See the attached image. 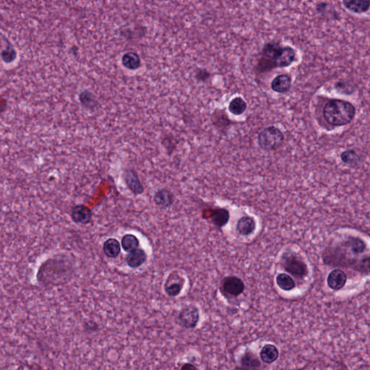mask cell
Listing matches in <instances>:
<instances>
[{"label":"cell","instance_id":"1","mask_svg":"<svg viewBox=\"0 0 370 370\" xmlns=\"http://www.w3.org/2000/svg\"><path fill=\"white\" fill-rule=\"evenodd\" d=\"M73 273L72 262L64 256L49 258L39 266L36 279L42 286H56L68 281Z\"/></svg>","mask_w":370,"mask_h":370},{"label":"cell","instance_id":"2","mask_svg":"<svg viewBox=\"0 0 370 370\" xmlns=\"http://www.w3.org/2000/svg\"><path fill=\"white\" fill-rule=\"evenodd\" d=\"M297 52L291 47H282L276 42L264 44L262 57L258 63L261 72H267L274 68L289 67L297 60Z\"/></svg>","mask_w":370,"mask_h":370},{"label":"cell","instance_id":"3","mask_svg":"<svg viewBox=\"0 0 370 370\" xmlns=\"http://www.w3.org/2000/svg\"><path fill=\"white\" fill-rule=\"evenodd\" d=\"M324 119L335 127L351 123L356 114V108L351 102L341 99H332L327 102L322 110Z\"/></svg>","mask_w":370,"mask_h":370},{"label":"cell","instance_id":"4","mask_svg":"<svg viewBox=\"0 0 370 370\" xmlns=\"http://www.w3.org/2000/svg\"><path fill=\"white\" fill-rule=\"evenodd\" d=\"M258 144L265 151H273L279 148L284 141V135L280 129L270 126L258 135Z\"/></svg>","mask_w":370,"mask_h":370},{"label":"cell","instance_id":"5","mask_svg":"<svg viewBox=\"0 0 370 370\" xmlns=\"http://www.w3.org/2000/svg\"><path fill=\"white\" fill-rule=\"evenodd\" d=\"M201 319V313L196 305L190 304L179 310L176 317L178 325L187 330L196 328Z\"/></svg>","mask_w":370,"mask_h":370},{"label":"cell","instance_id":"6","mask_svg":"<svg viewBox=\"0 0 370 370\" xmlns=\"http://www.w3.org/2000/svg\"><path fill=\"white\" fill-rule=\"evenodd\" d=\"M283 264L285 270L294 276L304 277L308 275V266L300 258L294 255L285 256L283 258Z\"/></svg>","mask_w":370,"mask_h":370},{"label":"cell","instance_id":"7","mask_svg":"<svg viewBox=\"0 0 370 370\" xmlns=\"http://www.w3.org/2000/svg\"><path fill=\"white\" fill-rule=\"evenodd\" d=\"M220 289L225 296L237 297L245 290V283L237 277L228 276L222 281Z\"/></svg>","mask_w":370,"mask_h":370},{"label":"cell","instance_id":"8","mask_svg":"<svg viewBox=\"0 0 370 370\" xmlns=\"http://www.w3.org/2000/svg\"><path fill=\"white\" fill-rule=\"evenodd\" d=\"M185 283V278L183 277L180 276L176 272L171 273L168 275L164 283L165 293L168 297L172 298L178 297L183 290Z\"/></svg>","mask_w":370,"mask_h":370},{"label":"cell","instance_id":"9","mask_svg":"<svg viewBox=\"0 0 370 370\" xmlns=\"http://www.w3.org/2000/svg\"><path fill=\"white\" fill-rule=\"evenodd\" d=\"M124 184L128 190L135 195L143 194L145 191L144 186L142 184L138 173L132 168H126L123 172Z\"/></svg>","mask_w":370,"mask_h":370},{"label":"cell","instance_id":"10","mask_svg":"<svg viewBox=\"0 0 370 370\" xmlns=\"http://www.w3.org/2000/svg\"><path fill=\"white\" fill-rule=\"evenodd\" d=\"M70 217L72 221L77 224L88 225L92 220L93 212L91 209L85 205H76L71 209Z\"/></svg>","mask_w":370,"mask_h":370},{"label":"cell","instance_id":"11","mask_svg":"<svg viewBox=\"0 0 370 370\" xmlns=\"http://www.w3.org/2000/svg\"><path fill=\"white\" fill-rule=\"evenodd\" d=\"M203 217L210 219L215 226L223 227L229 220V212L224 209H215L206 211L203 212Z\"/></svg>","mask_w":370,"mask_h":370},{"label":"cell","instance_id":"12","mask_svg":"<svg viewBox=\"0 0 370 370\" xmlns=\"http://www.w3.org/2000/svg\"><path fill=\"white\" fill-rule=\"evenodd\" d=\"M153 200L156 206L161 209H166L175 202V195L168 189H159L154 194Z\"/></svg>","mask_w":370,"mask_h":370},{"label":"cell","instance_id":"13","mask_svg":"<svg viewBox=\"0 0 370 370\" xmlns=\"http://www.w3.org/2000/svg\"><path fill=\"white\" fill-rule=\"evenodd\" d=\"M148 259L147 253L143 248H138L129 253L125 258V262L132 269L139 268Z\"/></svg>","mask_w":370,"mask_h":370},{"label":"cell","instance_id":"14","mask_svg":"<svg viewBox=\"0 0 370 370\" xmlns=\"http://www.w3.org/2000/svg\"><path fill=\"white\" fill-rule=\"evenodd\" d=\"M292 84V80L290 75L287 74H282V75H278L272 80L271 86L272 90L278 94H286L290 91Z\"/></svg>","mask_w":370,"mask_h":370},{"label":"cell","instance_id":"15","mask_svg":"<svg viewBox=\"0 0 370 370\" xmlns=\"http://www.w3.org/2000/svg\"><path fill=\"white\" fill-rule=\"evenodd\" d=\"M346 273L339 269L333 270L327 277V285L330 289L334 291H338L342 289L346 283Z\"/></svg>","mask_w":370,"mask_h":370},{"label":"cell","instance_id":"16","mask_svg":"<svg viewBox=\"0 0 370 370\" xmlns=\"http://www.w3.org/2000/svg\"><path fill=\"white\" fill-rule=\"evenodd\" d=\"M342 3L345 8L356 14L365 13L370 9L368 0H344Z\"/></svg>","mask_w":370,"mask_h":370},{"label":"cell","instance_id":"17","mask_svg":"<svg viewBox=\"0 0 370 370\" xmlns=\"http://www.w3.org/2000/svg\"><path fill=\"white\" fill-rule=\"evenodd\" d=\"M104 253L108 258H116L121 253V244L115 238L107 239L103 244Z\"/></svg>","mask_w":370,"mask_h":370},{"label":"cell","instance_id":"18","mask_svg":"<svg viewBox=\"0 0 370 370\" xmlns=\"http://www.w3.org/2000/svg\"><path fill=\"white\" fill-rule=\"evenodd\" d=\"M261 360L265 364H272L278 360L279 352L273 344H265L260 353Z\"/></svg>","mask_w":370,"mask_h":370},{"label":"cell","instance_id":"19","mask_svg":"<svg viewBox=\"0 0 370 370\" xmlns=\"http://www.w3.org/2000/svg\"><path fill=\"white\" fill-rule=\"evenodd\" d=\"M256 228L255 220L250 216H244L239 220L237 225V231L243 236H248L254 232Z\"/></svg>","mask_w":370,"mask_h":370},{"label":"cell","instance_id":"20","mask_svg":"<svg viewBox=\"0 0 370 370\" xmlns=\"http://www.w3.org/2000/svg\"><path fill=\"white\" fill-rule=\"evenodd\" d=\"M79 100L81 105L86 108L94 111L99 106V102L96 96L89 91H84L80 93Z\"/></svg>","mask_w":370,"mask_h":370},{"label":"cell","instance_id":"21","mask_svg":"<svg viewBox=\"0 0 370 370\" xmlns=\"http://www.w3.org/2000/svg\"><path fill=\"white\" fill-rule=\"evenodd\" d=\"M122 62L126 68L131 70H138L141 66V59L139 55L132 52L124 53L122 56Z\"/></svg>","mask_w":370,"mask_h":370},{"label":"cell","instance_id":"22","mask_svg":"<svg viewBox=\"0 0 370 370\" xmlns=\"http://www.w3.org/2000/svg\"><path fill=\"white\" fill-rule=\"evenodd\" d=\"M120 244L124 251L129 253L139 248L140 241L134 234H126L122 237Z\"/></svg>","mask_w":370,"mask_h":370},{"label":"cell","instance_id":"23","mask_svg":"<svg viewBox=\"0 0 370 370\" xmlns=\"http://www.w3.org/2000/svg\"><path fill=\"white\" fill-rule=\"evenodd\" d=\"M212 124L218 130H223L226 127H229L231 121L228 118L227 115L223 111H215L212 115Z\"/></svg>","mask_w":370,"mask_h":370},{"label":"cell","instance_id":"24","mask_svg":"<svg viewBox=\"0 0 370 370\" xmlns=\"http://www.w3.org/2000/svg\"><path fill=\"white\" fill-rule=\"evenodd\" d=\"M247 108L246 102L242 97H235L229 105V110L231 114L240 116L245 112Z\"/></svg>","mask_w":370,"mask_h":370},{"label":"cell","instance_id":"25","mask_svg":"<svg viewBox=\"0 0 370 370\" xmlns=\"http://www.w3.org/2000/svg\"><path fill=\"white\" fill-rule=\"evenodd\" d=\"M276 283L278 287L283 291L292 290L295 287V282L290 275L287 274L281 273L276 277Z\"/></svg>","mask_w":370,"mask_h":370},{"label":"cell","instance_id":"26","mask_svg":"<svg viewBox=\"0 0 370 370\" xmlns=\"http://www.w3.org/2000/svg\"><path fill=\"white\" fill-rule=\"evenodd\" d=\"M242 365L246 370L257 369L261 366V362L252 352L246 353L242 359Z\"/></svg>","mask_w":370,"mask_h":370},{"label":"cell","instance_id":"27","mask_svg":"<svg viewBox=\"0 0 370 370\" xmlns=\"http://www.w3.org/2000/svg\"><path fill=\"white\" fill-rule=\"evenodd\" d=\"M341 159L342 161L349 166H357L360 161V157L357 152L354 150L345 151L341 154Z\"/></svg>","mask_w":370,"mask_h":370},{"label":"cell","instance_id":"28","mask_svg":"<svg viewBox=\"0 0 370 370\" xmlns=\"http://www.w3.org/2000/svg\"><path fill=\"white\" fill-rule=\"evenodd\" d=\"M346 246L350 249L354 254L359 255L363 253L365 250V243L361 239L352 237L346 242Z\"/></svg>","mask_w":370,"mask_h":370},{"label":"cell","instance_id":"29","mask_svg":"<svg viewBox=\"0 0 370 370\" xmlns=\"http://www.w3.org/2000/svg\"><path fill=\"white\" fill-rule=\"evenodd\" d=\"M0 56L6 64H9L15 60L17 58V53L10 42L7 44V47L1 51Z\"/></svg>","mask_w":370,"mask_h":370},{"label":"cell","instance_id":"30","mask_svg":"<svg viewBox=\"0 0 370 370\" xmlns=\"http://www.w3.org/2000/svg\"><path fill=\"white\" fill-rule=\"evenodd\" d=\"M84 331L88 333H95L100 330V327L96 321H86L83 324Z\"/></svg>","mask_w":370,"mask_h":370},{"label":"cell","instance_id":"31","mask_svg":"<svg viewBox=\"0 0 370 370\" xmlns=\"http://www.w3.org/2000/svg\"><path fill=\"white\" fill-rule=\"evenodd\" d=\"M195 78L199 81H206L211 78V73L206 69H198L195 71Z\"/></svg>","mask_w":370,"mask_h":370},{"label":"cell","instance_id":"32","mask_svg":"<svg viewBox=\"0 0 370 370\" xmlns=\"http://www.w3.org/2000/svg\"><path fill=\"white\" fill-rule=\"evenodd\" d=\"M328 4L325 2L318 3L316 5V10L318 13H324L326 11Z\"/></svg>","mask_w":370,"mask_h":370}]
</instances>
